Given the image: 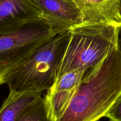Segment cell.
<instances>
[{
    "label": "cell",
    "mask_w": 121,
    "mask_h": 121,
    "mask_svg": "<svg viewBox=\"0 0 121 121\" xmlns=\"http://www.w3.org/2000/svg\"><path fill=\"white\" fill-rule=\"evenodd\" d=\"M121 93V55L116 47L84 74L74 95L55 121H97Z\"/></svg>",
    "instance_id": "cell-1"
},
{
    "label": "cell",
    "mask_w": 121,
    "mask_h": 121,
    "mask_svg": "<svg viewBox=\"0 0 121 121\" xmlns=\"http://www.w3.org/2000/svg\"><path fill=\"white\" fill-rule=\"evenodd\" d=\"M110 121H121V93L106 114Z\"/></svg>",
    "instance_id": "cell-11"
},
{
    "label": "cell",
    "mask_w": 121,
    "mask_h": 121,
    "mask_svg": "<svg viewBox=\"0 0 121 121\" xmlns=\"http://www.w3.org/2000/svg\"><path fill=\"white\" fill-rule=\"evenodd\" d=\"M17 121H55L46 96H39L24 109Z\"/></svg>",
    "instance_id": "cell-10"
},
{
    "label": "cell",
    "mask_w": 121,
    "mask_h": 121,
    "mask_svg": "<svg viewBox=\"0 0 121 121\" xmlns=\"http://www.w3.org/2000/svg\"><path fill=\"white\" fill-rule=\"evenodd\" d=\"M116 48L121 55V24L117 27V39H116Z\"/></svg>",
    "instance_id": "cell-12"
},
{
    "label": "cell",
    "mask_w": 121,
    "mask_h": 121,
    "mask_svg": "<svg viewBox=\"0 0 121 121\" xmlns=\"http://www.w3.org/2000/svg\"><path fill=\"white\" fill-rule=\"evenodd\" d=\"M85 72L75 70L66 73L56 82L46 95L55 121L60 116L74 95Z\"/></svg>",
    "instance_id": "cell-7"
},
{
    "label": "cell",
    "mask_w": 121,
    "mask_h": 121,
    "mask_svg": "<svg viewBox=\"0 0 121 121\" xmlns=\"http://www.w3.org/2000/svg\"><path fill=\"white\" fill-rule=\"evenodd\" d=\"M117 27L108 24L83 23L71 28L54 83L66 73L75 70L86 72L102 62L116 47Z\"/></svg>",
    "instance_id": "cell-3"
},
{
    "label": "cell",
    "mask_w": 121,
    "mask_h": 121,
    "mask_svg": "<svg viewBox=\"0 0 121 121\" xmlns=\"http://www.w3.org/2000/svg\"><path fill=\"white\" fill-rule=\"evenodd\" d=\"M42 18L58 33L83 23V17L74 0H34Z\"/></svg>",
    "instance_id": "cell-5"
},
{
    "label": "cell",
    "mask_w": 121,
    "mask_h": 121,
    "mask_svg": "<svg viewBox=\"0 0 121 121\" xmlns=\"http://www.w3.org/2000/svg\"><path fill=\"white\" fill-rule=\"evenodd\" d=\"M83 17V23L121 24L119 0H74Z\"/></svg>",
    "instance_id": "cell-8"
},
{
    "label": "cell",
    "mask_w": 121,
    "mask_h": 121,
    "mask_svg": "<svg viewBox=\"0 0 121 121\" xmlns=\"http://www.w3.org/2000/svg\"><path fill=\"white\" fill-rule=\"evenodd\" d=\"M58 33L40 19L0 34V86L38 46Z\"/></svg>",
    "instance_id": "cell-4"
},
{
    "label": "cell",
    "mask_w": 121,
    "mask_h": 121,
    "mask_svg": "<svg viewBox=\"0 0 121 121\" xmlns=\"http://www.w3.org/2000/svg\"><path fill=\"white\" fill-rule=\"evenodd\" d=\"M70 30L56 34L38 46L4 79L9 92L41 94L54 83L56 72L68 44Z\"/></svg>",
    "instance_id": "cell-2"
},
{
    "label": "cell",
    "mask_w": 121,
    "mask_h": 121,
    "mask_svg": "<svg viewBox=\"0 0 121 121\" xmlns=\"http://www.w3.org/2000/svg\"><path fill=\"white\" fill-rule=\"evenodd\" d=\"M40 95L39 93L9 92L0 107V121H17L24 109Z\"/></svg>",
    "instance_id": "cell-9"
},
{
    "label": "cell",
    "mask_w": 121,
    "mask_h": 121,
    "mask_svg": "<svg viewBox=\"0 0 121 121\" xmlns=\"http://www.w3.org/2000/svg\"><path fill=\"white\" fill-rule=\"evenodd\" d=\"M40 19L34 0H0V34Z\"/></svg>",
    "instance_id": "cell-6"
},
{
    "label": "cell",
    "mask_w": 121,
    "mask_h": 121,
    "mask_svg": "<svg viewBox=\"0 0 121 121\" xmlns=\"http://www.w3.org/2000/svg\"><path fill=\"white\" fill-rule=\"evenodd\" d=\"M119 14L121 18V0H119Z\"/></svg>",
    "instance_id": "cell-13"
}]
</instances>
